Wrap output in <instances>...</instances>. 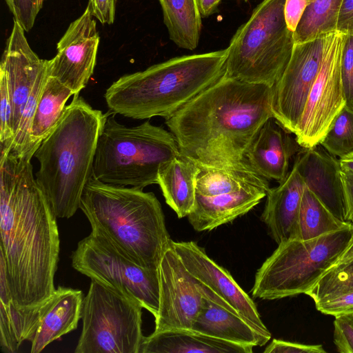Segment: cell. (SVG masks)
Returning a JSON list of instances; mask_svg holds the SVG:
<instances>
[{
  "label": "cell",
  "mask_w": 353,
  "mask_h": 353,
  "mask_svg": "<svg viewBox=\"0 0 353 353\" xmlns=\"http://www.w3.org/2000/svg\"><path fill=\"white\" fill-rule=\"evenodd\" d=\"M273 88L223 76L165 119L179 154L199 168L242 160L263 125L274 117Z\"/></svg>",
  "instance_id": "cell-2"
},
{
  "label": "cell",
  "mask_w": 353,
  "mask_h": 353,
  "mask_svg": "<svg viewBox=\"0 0 353 353\" xmlns=\"http://www.w3.org/2000/svg\"><path fill=\"white\" fill-rule=\"evenodd\" d=\"M199 167L179 154L163 165L158 183L166 203L179 218L188 216L192 210L196 197V179Z\"/></svg>",
  "instance_id": "cell-24"
},
{
  "label": "cell",
  "mask_w": 353,
  "mask_h": 353,
  "mask_svg": "<svg viewBox=\"0 0 353 353\" xmlns=\"http://www.w3.org/2000/svg\"><path fill=\"white\" fill-rule=\"evenodd\" d=\"M342 170L353 172V152L339 159Z\"/></svg>",
  "instance_id": "cell-44"
},
{
  "label": "cell",
  "mask_w": 353,
  "mask_h": 353,
  "mask_svg": "<svg viewBox=\"0 0 353 353\" xmlns=\"http://www.w3.org/2000/svg\"><path fill=\"white\" fill-rule=\"evenodd\" d=\"M81 290L59 286L31 340V353L41 352L48 344L77 327L81 319L83 301Z\"/></svg>",
  "instance_id": "cell-21"
},
{
  "label": "cell",
  "mask_w": 353,
  "mask_h": 353,
  "mask_svg": "<svg viewBox=\"0 0 353 353\" xmlns=\"http://www.w3.org/2000/svg\"><path fill=\"white\" fill-rule=\"evenodd\" d=\"M89 6L72 22L57 45V52L49 60L48 76L79 94L92 77L100 38Z\"/></svg>",
  "instance_id": "cell-14"
},
{
  "label": "cell",
  "mask_w": 353,
  "mask_h": 353,
  "mask_svg": "<svg viewBox=\"0 0 353 353\" xmlns=\"http://www.w3.org/2000/svg\"><path fill=\"white\" fill-rule=\"evenodd\" d=\"M170 131L149 121L134 126L108 115L99 135L93 162V178L110 185L143 189L158 183L163 165L179 156Z\"/></svg>",
  "instance_id": "cell-6"
},
{
  "label": "cell",
  "mask_w": 353,
  "mask_h": 353,
  "mask_svg": "<svg viewBox=\"0 0 353 353\" xmlns=\"http://www.w3.org/2000/svg\"><path fill=\"white\" fill-rule=\"evenodd\" d=\"M50 297L32 307H18L12 299L0 301V345L3 352L14 353L24 341H31Z\"/></svg>",
  "instance_id": "cell-27"
},
{
  "label": "cell",
  "mask_w": 353,
  "mask_h": 353,
  "mask_svg": "<svg viewBox=\"0 0 353 353\" xmlns=\"http://www.w3.org/2000/svg\"><path fill=\"white\" fill-rule=\"evenodd\" d=\"M349 223L336 217L305 186L299 211V240L311 239L339 230Z\"/></svg>",
  "instance_id": "cell-30"
},
{
  "label": "cell",
  "mask_w": 353,
  "mask_h": 353,
  "mask_svg": "<svg viewBox=\"0 0 353 353\" xmlns=\"http://www.w3.org/2000/svg\"><path fill=\"white\" fill-rule=\"evenodd\" d=\"M73 92L57 79L48 76L32 118L26 157L32 159L43 139L62 118Z\"/></svg>",
  "instance_id": "cell-26"
},
{
  "label": "cell",
  "mask_w": 353,
  "mask_h": 353,
  "mask_svg": "<svg viewBox=\"0 0 353 353\" xmlns=\"http://www.w3.org/2000/svg\"><path fill=\"white\" fill-rule=\"evenodd\" d=\"M143 307L91 280L83 298V327L75 353H139L143 335Z\"/></svg>",
  "instance_id": "cell-9"
},
{
  "label": "cell",
  "mask_w": 353,
  "mask_h": 353,
  "mask_svg": "<svg viewBox=\"0 0 353 353\" xmlns=\"http://www.w3.org/2000/svg\"><path fill=\"white\" fill-rule=\"evenodd\" d=\"M353 260V239L351 243L342 254L336 264L349 262Z\"/></svg>",
  "instance_id": "cell-45"
},
{
  "label": "cell",
  "mask_w": 353,
  "mask_h": 353,
  "mask_svg": "<svg viewBox=\"0 0 353 353\" xmlns=\"http://www.w3.org/2000/svg\"><path fill=\"white\" fill-rule=\"evenodd\" d=\"M315 303L318 311L334 317L353 315V290L321 299Z\"/></svg>",
  "instance_id": "cell-35"
},
{
  "label": "cell",
  "mask_w": 353,
  "mask_h": 353,
  "mask_svg": "<svg viewBox=\"0 0 353 353\" xmlns=\"http://www.w3.org/2000/svg\"><path fill=\"white\" fill-rule=\"evenodd\" d=\"M191 330L218 339L253 347L263 346L270 339L258 332L237 313L205 296L202 309Z\"/></svg>",
  "instance_id": "cell-22"
},
{
  "label": "cell",
  "mask_w": 353,
  "mask_h": 353,
  "mask_svg": "<svg viewBox=\"0 0 353 353\" xmlns=\"http://www.w3.org/2000/svg\"><path fill=\"white\" fill-rule=\"evenodd\" d=\"M228 48L183 55L123 75L104 94L114 114L134 119L168 118L220 79Z\"/></svg>",
  "instance_id": "cell-4"
},
{
  "label": "cell",
  "mask_w": 353,
  "mask_h": 353,
  "mask_svg": "<svg viewBox=\"0 0 353 353\" xmlns=\"http://www.w3.org/2000/svg\"><path fill=\"white\" fill-rule=\"evenodd\" d=\"M345 34H330L321 67L310 89L294 134L303 148L321 143L333 120L346 104L341 71Z\"/></svg>",
  "instance_id": "cell-11"
},
{
  "label": "cell",
  "mask_w": 353,
  "mask_h": 353,
  "mask_svg": "<svg viewBox=\"0 0 353 353\" xmlns=\"http://www.w3.org/2000/svg\"><path fill=\"white\" fill-rule=\"evenodd\" d=\"M353 290V260L330 268L307 292L314 303Z\"/></svg>",
  "instance_id": "cell-32"
},
{
  "label": "cell",
  "mask_w": 353,
  "mask_h": 353,
  "mask_svg": "<svg viewBox=\"0 0 353 353\" xmlns=\"http://www.w3.org/2000/svg\"><path fill=\"white\" fill-rule=\"evenodd\" d=\"M303 148L274 117H271L257 133L245 158L261 176L279 183L289 172L291 157Z\"/></svg>",
  "instance_id": "cell-19"
},
{
  "label": "cell",
  "mask_w": 353,
  "mask_h": 353,
  "mask_svg": "<svg viewBox=\"0 0 353 353\" xmlns=\"http://www.w3.org/2000/svg\"><path fill=\"white\" fill-rule=\"evenodd\" d=\"M264 189L248 187L212 196L196 193L190 223L197 232L210 231L250 211L266 196Z\"/></svg>",
  "instance_id": "cell-20"
},
{
  "label": "cell",
  "mask_w": 353,
  "mask_h": 353,
  "mask_svg": "<svg viewBox=\"0 0 353 353\" xmlns=\"http://www.w3.org/2000/svg\"><path fill=\"white\" fill-rule=\"evenodd\" d=\"M331 34L294 44L290 59L274 86V117L290 133L296 131Z\"/></svg>",
  "instance_id": "cell-12"
},
{
  "label": "cell",
  "mask_w": 353,
  "mask_h": 353,
  "mask_svg": "<svg viewBox=\"0 0 353 353\" xmlns=\"http://www.w3.org/2000/svg\"><path fill=\"white\" fill-rule=\"evenodd\" d=\"M46 0H12V14L26 32L34 24L36 18Z\"/></svg>",
  "instance_id": "cell-36"
},
{
  "label": "cell",
  "mask_w": 353,
  "mask_h": 353,
  "mask_svg": "<svg viewBox=\"0 0 353 353\" xmlns=\"http://www.w3.org/2000/svg\"><path fill=\"white\" fill-rule=\"evenodd\" d=\"M221 1V0H196L201 17H208L216 12Z\"/></svg>",
  "instance_id": "cell-43"
},
{
  "label": "cell",
  "mask_w": 353,
  "mask_h": 353,
  "mask_svg": "<svg viewBox=\"0 0 353 353\" xmlns=\"http://www.w3.org/2000/svg\"><path fill=\"white\" fill-rule=\"evenodd\" d=\"M285 2L263 0L238 28L227 48L224 77L274 86L294 46L285 19Z\"/></svg>",
  "instance_id": "cell-7"
},
{
  "label": "cell",
  "mask_w": 353,
  "mask_h": 353,
  "mask_svg": "<svg viewBox=\"0 0 353 353\" xmlns=\"http://www.w3.org/2000/svg\"><path fill=\"white\" fill-rule=\"evenodd\" d=\"M341 71L346 105L353 110V33L345 34Z\"/></svg>",
  "instance_id": "cell-34"
},
{
  "label": "cell",
  "mask_w": 353,
  "mask_h": 353,
  "mask_svg": "<svg viewBox=\"0 0 353 353\" xmlns=\"http://www.w3.org/2000/svg\"><path fill=\"white\" fill-rule=\"evenodd\" d=\"M353 223L307 240H290L278 245L257 270L254 298L275 300L306 294L348 248Z\"/></svg>",
  "instance_id": "cell-8"
},
{
  "label": "cell",
  "mask_w": 353,
  "mask_h": 353,
  "mask_svg": "<svg viewBox=\"0 0 353 353\" xmlns=\"http://www.w3.org/2000/svg\"><path fill=\"white\" fill-rule=\"evenodd\" d=\"M319 145L336 157L353 152V110L346 104L333 120Z\"/></svg>",
  "instance_id": "cell-31"
},
{
  "label": "cell",
  "mask_w": 353,
  "mask_h": 353,
  "mask_svg": "<svg viewBox=\"0 0 353 353\" xmlns=\"http://www.w3.org/2000/svg\"><path fill=\"white\" fill-rule=\"evenodd\" d=\"M158 270L159 307L154 317V332L191 330L202 309L204 296L196 279L184 266L171 243Z\"/></svg>",
  "instance_id": "cell-13"
},
{
  "label": "cell",
  "mask_w": 353,
  "mask_h": 353,
  "mask_svg": "<svg viewBox=\"0 0 353 353\" xmlns=\"http://www.w3.org/2000/svg\"><path fill=\"white\" fill-rule=\"evenodd\" d=\"M341 177L345 208V219L353 223V172L342 170Z\"/></svg>",
  "instance_id": "cell-42"
},
{
  "label": "cell",
  "mask_w": 353,
  "mask_h": 353,
  "mask_svg": "<svg viewBox=\"0 0 353 353\" xmlns=\"http://www.w3.org/2000/svg\"><path fill=\"white\" fill-rule=\"evenodd\" d=\"M196 179V193L212 196L255 187L268 191V179L258 173L245 158L219 168H199Z\"/></svg>",
  "instance_id": "cell-25"
},
{
  "label": "cell",
  "mask_w": 353,
  "mask_h": 353,
  "mask_svg": "<svg viewBox=\"0 0 353 353\" xmlns=\"http://www.w3.org/2000/svg\"><path fill=\"white\" fill-rule=\"evenodd\" d=\"M10 10V11L12 12V0H4Z\"/></svg>",
  "instance_id": "cell-46"
},
{
  "label": "cell",
  "mask_w": 353,
  "mask_h": 353,
  "mask_svg": "<svg viewBox=\"0 0 353 353\" xmlns=\"http://www.w3.org/2000/svg\"><path fill=\"white\" fill-rule=\"evenodd\" d=\"M336 32L353 33V0H343L337 21Z\"/></svg>",
  "instance_id": "cell-41"
},
{
  "label": "cell",
  "mask_w": 353,
  "mask_h": 353,
  "mask_svg": "<svg viewBox=\"0 0 353 353\" xmlns=\"http://www.w3.org/2000/svg\"><path fill=\"white\" fill-rule=\"evenodd\" d=\"M305 182L293 165L285 179L275 188H270L261 220L269 234L279 245L299 240V217Z\"/></svg>",
  "instance_id": "cell-18"
},
{
  "label": "cell",
  "mask_w": 353,
  "mask_h": 353,
  "mask_svg": "<svg viewBox=\"0 0 353 353\" xmlns=\"http://www.w3.org/2000/svg\"><path fill=\"white\" fill-rule=\"evenodd\" d=\"M244 1H248V0H244Z\"/></svg>",
  "instance_id": "cell-47"
},
{
  "label": "cell",
  "mask_w": 353,
  "mask_h": 353,
  "mask_svg": "<svg viewBox=\"0 0 353 353\" xmlns=\"http://www.w3.org/2000/svg\"><path fill=\"white\" fill-rule=\"evenodd\" d=\"M253 347L191 330H171L144 336L139 353H252Z\"/></svg>",
  "instance_id": "cell-23"
},
{
  "label": "cell",
  "mask_w": 353,
  "mask_h": 353,
  "mask_svg": "<svg viewBox=\"0 0 353 353\" xmlns=\"http://www.w3.org/2000/svg\"><path fill=\"white\" fill-rule=\"evenodd\" d=\"M0 152H10L14 139L13 109L5 77L0 73Z\"/></svg>",
  "instance_id": "cell-33"
},
{
  "label": "cell",
  "mask_w": 353,
  "mask_h": 353,
  "mask_svg": "<svg viewBox=\"0 0 353 353\" xmlns=\"http://www.w3.org/2000/svg\"><path fill=\"white\" fill-rule=\"evenodd\" d=\"M171 245L196 280L212 290L258 332L271 338L254 302L228 270L215 263L194 241H172Z\"/></svg>",
  "instance_id": "cell-15"
},
{
  "label": "cell",
  "mask_w": 353,
  "mask_h": 353,
  "mask_svg": "<svg viewBox=\"0 0 353 353\" xmlns=\"http://www.w3.org/2000/svg\"><path fill=\"white\" fill-rule=\"evenodd\" d=\"M170 39L179 48L193 50L199 45L201 16L196 0H158Z\"/></svg>",
  "instance_id": "cell-28"
},
{
  "label": "cell",
  "mask_w": 353,
  "mask_h": 353,
  "mask_svg": "<svg viewBox=\"0 0 353 353\" xmlns=\"http://www.w3.org/2000/svg\"><path fill=\"white\" fill-rule=\"evenodd\" d=\"M0 259L14 304L35 306L54 292L60 240L57 216L33 176L30 160H0Z\"/></svg>",
  "instance_id": "cell-1"
},
{
  "label": "cell",
  "mask_w": 353,
  "mask_h": 353,
  "mask_svg": "<svg viewBox=\"0 0 353 353\" xmlns=\"http://www.w3.org/2000/svg\"><path fill=\"white\" fill-rule=\"evenodd\" d=\"M80 209L92 231L105 236L138 265L158 269L172 240L154 193L92 177L83 189Z\"/></svg>",
  "instance_id": "cell-5"
},
{
  "label": "cell",
  "mask_w": 353,
  "mask_h": 353,
  "mask_svg": "<svg viewBox=\"0 0 353 353\" xmlns=\"http://www.w3.org/2000/svg\"><path fill=\"white\" fill-rule=\"evenodd\" d=\"M334 343L341 353H353V315L335 317Z\"/></svg>",
  "instance_id": "cell-37"
},
{
  "label": "cell",
  "mask_w": 353,
  "mask_h": 353,
  "mask_svg": "<svg viewBox=\"0 0 353 353\" xmlns=\"http://www.w3.org/2000/svg\"><path fill=\"white\" fill-rule=\"evenodd\" d=\"M311 0H285L284 15L288 28L294 32Z\"/></svg>",
  "instance_id": "cell-40"
},
{
  "label": "cell",
  "mask_w": 353,
  "mask_h": 353,
  "mask_svg": "<svg viewBox=\"0 0 353 353\" xmlns=\"http://www.w3.org/2000/svg\"><path fill=\"white\" fill-rule=\"evenodd\" d=\"M107 117L74 94L34 154L39 163L36 180L57 218H70L80 209L83 189L93 177L97 142Z\"/></svg>",
  "instance_id": "cell-3"
},
{
  "label": "cell",
  "mask_w": 353,
  "mask_h": 353,
  "mask_svg": "<svg viewBox=\"0 0 353 353\" xmlns=\"http://www.w3.org/2000/svg\"><path fill=\"white\" fill-rule=\"evenodd\" d=\"M77 271L136 301L154 317L159 307L158 269L138 265L105 236L92 231L72 255Z\"/></svg>",
  "instance_id": "cell-10"
},
{
  "label": "cell",
  "mask_w": 353,
  "mask_h": 353,
  "mask_svg": "<svg viewBox=\"0 0 353 353\" xmlns=\"http://www.w3.org/2000/svg\"><path fill=\"white\" fill-rule=\"evenodd\" d=\"M303 148L294 161L305 186L338 219L346 221L339 159L321 146Z\"/></svg>",
  "instance_id": "cell-17"
},
{
  "label": "cell",
  "mask_w": 353,
  "mask_h": 353,
  "mask_svg": "<svg viewBox=\"0 0 353 353\" xmlns=\"http://www.w3.org/2000/svg\"><path fill=\"white\" fill-rule=\"evenodd\" d=\"M343 0H311L293 32L294 44L336 32Z\"/></svg>",
  "instance_id": "cell-29"
},
{
  "label": "cell",
  "mask_w": 353,
  "mask_h": 353,
  "mask_svg": "<svg viewBox=\"0 0 353 353\" xmlns=\"http://www.w3.org/2000/svg\"><path fill=\"white\" fill-rule=\"evenodd\" d=\"M25 32L14 19L0 62V73L7 81L13 109L14 137L33 88L49 65V60L40 59L31 48Z\"/></svg>",
  "instance_id": "cell-16"
},
{
  "label": "cell",
  "mask_w": 353,
  "mask_h": 353,
  "mask_svg": "<svg viewBox=\"0 0 353 353\" xmlns=\"http://www.w3.org/2000/svg\"><path fill=\"white\" fill-rule=\"evenodd\" d=\"M117 0H89V6L94 17L103 24L111 25L115 18Z\"/></svg>",
  "instance_id": "cell-39"
},
{
  "label": "cell",
  "mask_w": 353,
  "mask_h": 353,
  "mask_svg": "<svg viewBox=\"0 0 353 353\" xmlns=\"http://www.w3.org/2000/svg\"><path fill=\"white\" fill-rule=\"evenodd\" d=\"M265 353H325L322 345H305L299 343L273 339L265 347Z\"/></svg>",
  "instance_id": "cell-38"
}]
</instances>
